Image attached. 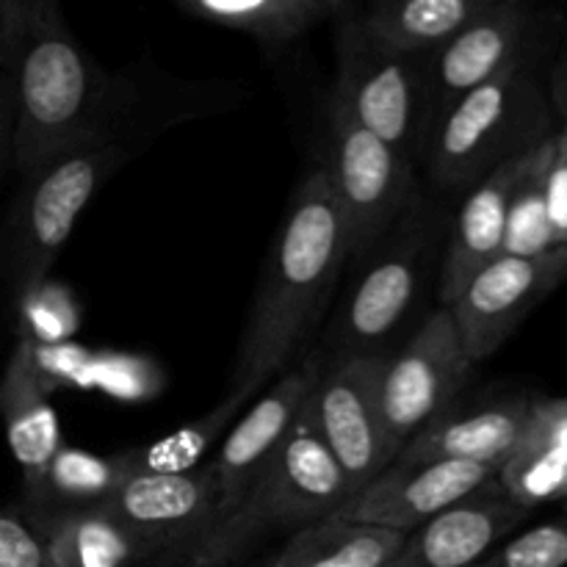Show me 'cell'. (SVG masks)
I'll return each instance as SVG.
<instances>
[{
  "label": "cell",
  "instance_id": "28",
  "mask_svg": "<svg viewBox=\"0 0 567 567\" xmlns=\"http://www.w3.org/2000/svg\"><path fill=\"white\" fill-rule=\"evenodd\" d=\"M471 567H567V526H535Z\"/></svg>",
  "mask_w": 567,
  "mask_h": 567
},
{
  "label": "cell",
  "instance_id": "27",
  "mask_svg": "<svg viewBox=\"0 0 567 567\" xmlns=\"http://www.w3.org/2000/svg\"><path fill=\"white\" fill-rule=\"evenodd\" d=\"M498 482L515 502L529 509L543 502H554V498H567V452L540 446V443H526L498 471Z\"/></svg>",
  "mask_w": 567,
  "mask_h": 567
},
{
  "label": "cell",
  "instance_id": "19",
  "mask_svg": "<svg viewBox=\"0 0 567 567\" xmlns=\"http://www.w3.org/2000/svg\"><path fill=\"white\" fill-rule=\"evenodd\" d=\"M0 419L6 426L11 457L20 465L22 496L37 491L61 443L59 419L50 404L39 349L31 338H20L0 377Z\"/></svg>",
  "mask_w": 567,
  "mask_h": 567
},
{
  "label": "cell",
  "instance_id": "13",
  "mask_svg": "<svg viewBox=\"0 0 567 567\" xmlns=\"http://www.w3.org/2000/svg\"><path fill=\"white\" fill-rule=\"evenodd\" d=\"M321 369H324V360L310 347L225 432L214 460L205 465L210 471V476H214L216 491H219V518H225L241 502L244 493L252 487L260 471L269 465L277 449L282 446L288 432L297 424L299 413L305 408V399L313 391Z\"/></svg>",
  "mask_w": 567,
  "mask_h": 567
},
{
  "label": "cell",
  "instance_id": "35",
  "mask_svg": "<svg viewBox=\"0 0 567 567\" xmlns=\"http://www.w3.org/2000/svg\"><path fill=\"white\" fill-rule=\"evenodd\" d=\"M563 524L567 526V498H565V520H563Z\"/></svg>",
  "mask_w": 567,
  "mask_h": 567
},
{
  "label": "cell",
  "instance_id": "25",
  "mask_svg": "<svg viewBox=\"0 0 567 567\" xmlns=\"http://www.w3.org/2000/svg\"><path fill=\"white\" fill-rule=\"evenodd\" d=\"M554 147H557V136L526 155V166L509 199L504 255L535 258L559 247L554 241L551 221H548V169H551Z\"/></svg>",
  "mask_w": 567,
  "mask_h": 567
},
{
  "label": "cell",
  "instance_id": "3",
  "mask_svg": "<svg viewBox=\"0 0 567 567\" xmlns=\"http://www.w3.org/2000/svg\"><path fill=\"white\" fill-rule=\"evenodd\" d=\"M546 83L535 64L513 66L474 89L432 125L426 175L441 192H471L509 161H518L557 136Z\"/></svg>",
  "mask_w": 567,
  "mask_h": 567
},
{
  "label": "cell",
  "instance_id": "15",
  "mask_svg": "<svg viewBox=\"0 0 567 567\" xmlns=\"http://www.w3.org/2000/svg\"><path fill=\"white\" fill-rule=\"evenodd\" d=\"M493 476H498V471L491 465L457 463V460H424V463L393 460L377 480H371L363 491L343 504L338 518L410 535L437 513L491 482Z\"/></svg>",
  "mask_w": 567,
  "mask_h": 567
},
{
  "label": "cell",
  "instance_id": "7",
  "mask_svg": "<svg viewBox=\"0 0 567 567\" xmlns=\"http://www.w3.org/2000/svg\"><path fill=\"white\" fill-rule=\"evenodd\" d=\"M332 25L338 78L330 103L410 166L424 161L432 131L430 59H399L377 50L352 3Z\"/></svg>",
  "mask_w": 567,
  "mask_h": 567
},
{
  "label": "cell",
  "instance_id": "30",
  "mask_svg": "<svg viewBox=\"0 0 567 567\" xmlns=\"http://www.w3.org/2000/svg\"><path fill=\"white\" fill-rule=\"evenodd\" d=\"M548 221H551L554 241L567 247V125L557 131L551 169H548Z\"/></svg>",
  "mask_w": 567,
  "mask_h": 567
},
{
  "label": "cell",
  "instance_id": "21",
  "mask_svg": "<svg viewBox=\"0 0 567 567\" xmlns=\"http://www.w3.org/2000/svg\"><path fill=\"white\" fill-rule=\"evenodd\" d=\"M491 0H382L358 11L377 50L399 59H432Z\"/></svg>",
  "mask_w": 567,
  "mask_h": 567
},
{
  "label": "cell",
  "instance_id": "4",
  "mask_svg": "<svg viewBox=\"0 0 567 567\" xmlns=\"http://www.w3.org/2000/svg\"><path fill=\"white\" fill-rule=\"evenodd\" d=\"M354 496L324 443L297 419L241 502L183 557L186 567H230L247 548L275 532H299L332 518Z\"/></svg>",
  "mask_w": 567,
  "mask_h": 567
},
{
  "label": "cell",
  "instance_id": "1",
  "mask_svg": "<svg viewBox=\"0 0 567 567\" xmlns=\"http://www.w3.org/2000/svg\"><path fill=\"white\" fill-rule=\"evenodd\" d=\"M352 244L327 172L310 169L291 194L249 308L230 396L255 393L297 363L324 319Z\"/></svg>",
  "mask_w": 567,
  "mask_h": 567
},
{
  "label": "cell",
  "instance_id": "24",
  "mask_svg": "<svg viewBox=\"0 0 567 567\" xmlns=\"http://www.w3.org/2000/svg\"><path fill=\"white\" fill-rule=\"evenodd\" d=\"M33 535L53 567H131L147 559L136 537L105 509L53 520Z\"/></svg>",
  "mask_w": 567,
  "mask_h": 567
},
{
  "label": "cell",
  "instance_id": "17",
  "mask_svg": "<svg viewBox=\"0 0 567 567\" xmlns=\"http://www.w3.org/2000/svg\"><path fill=\"white\" fill-rule=\"evenodd\" d=\"M532 424L535 402L529 399H509L476 410L449 408L404 443L396 463L457 460L502 471L529 441Z\"/></svg>",
  "mask_w": 567,
  "mask_h": 567
},
{
  "label": "cell",
  "instance_id": "2",
  "mask_svg": "<svg viewBox=\"0 0 567 567\" xmlns=\"http://www.w3.org/2000/svg\"><path fill=\"white\" fill-rule=\"evenodd\" d=\"M11 164L28 177L61 155L114 136L127 89L100 70L53 0H22L14 64Z\"/></svg>",
  "mask_w": 567,
  "mask_h": 567
},
{
  "label": "cell",
  "instance_id": "14",
  "mask_svg": "<svg viewBox=\"0 0 567 567\" xmlns=\"http://www.w3.org/2000/svg\"><path fill=\"white\" fill-rule=\"evenodd\" d=\"M138 540L147 557H186L219 520V491L210 471L131 474L105 507Z\"/></svg>",
  "mask_w": 567,
  "mask_h": 567
},
{
  "label": "cell",
  "instance_id": "33",
  "mask_svg": "<svg viewBox=\"0 0 567 567\" xmlns=\"http://www.w3.org/2000/svg\"><path fill=\"white\" fill-rule=\"evenodd\" d=\"M22 0H0V66L11 64L20 33Z\"/></svg>",
  "mask_w": 567,
  "mask_h": 567
},
{
  "label": "cell",
  "instance_id": "12",
  "mask_svg": "<svg viewBox=\"0 0 567 567\" xmlns=\"http://www.w3.org/2000/svg\"><path fill=\"white\" fill-rule=\"evenodd\" d=\"M543 25L546 22L526 6L491 0L430 59L432 125L474 89L496 81L513 66L535 64Z\"/></svg>",
  "mask_w": 567,
  "mask_h": 567
},
{
  "label": "cell",
  "instance_id": "23",
  "mask_svg": "<svg viewBox=\"0 0 567 567\" xmlns=\"http://www.w3.org/2000/svg\"><path fill=\"white\" fill-rule=\"evenodd\" d=\"M408 535L338 515L293 532L271 567H388Z\"/></svg>",
  "mask_w": 567,
  "mask_h": 567
},
{
  "label": "cell",
  "instance_id": "6",
  "mask_svg": "<svg viewBox=\"0 0 567 567\" xmlns=\"http://www.w3.org/2000/svg\"><path fill=\"white\" fill-rule=\"evenodd\" d=\"M125 142L78 150L22 177L0 233V275L17 302L31 297L66 247L78 216L131 161Z\"/></svg>",
  "mask_w": 567,
  "mask_h": 567
},
{
  "label": "cell",
  "instance_id": "20",
  "mask_svg": "<svg viewBox=\"0 0 567 567\" xmlns=\"http://www.w3.org/2000/svg\"><path fill=\"white\" fill-rule=\"evenodd\" d=\"M125 480L127 471L120 454L100 457L83 449L61 446L37 491L22 496V507L17 513L31 529H39L53 520L105 509Z\"/></svg>",
  "mask_w": 567,
  "mask_h": 567
},
{
  "label": "cell",
  "instance_id": "8",
  "mask_svg": "<svg viewBox=\"0 0 567 567\" xmlns=\"http://www.w3.org/2000/svg\"><path fill=\"white\" fill-rule=\"evenodd\" d=\"M327 122L321 169L347 219L352 264H363L415 199V166L349 120L336 103L327 109Z\"/></svg>",
  "mask_w": 567,
  "mask_h": 567
},
{
  "label": "cell",
  "instance_id": "16",
  "mask_svg": "<svg viewBox=\"0 0 567 567\" xmlns=\"http://www.w3.org/2000/svg\"><path fill=\"white\" fill-rule=\"evenodd\" d=\"M532 509L515 502L498 476L410 532L388 567H471L485 559Z\"/></svg>",
  "mask_w": 567,
  "mask_h": 567
},
{
  "label": "cell",
  "instance_id": "10",
  "mask_svg": "<svg viewBox=\"0 0 567 567\" xmlns=\"http://www.w3.org/2000/svg\"><path fill=\"white\" fill-rule=\"evenodd\" d=\"M471 369L474 363L460 343L449 308L432 310L404 347L382 358V421L399 452L410 437L454 408Z\"/></svg>",
  "mask_w": 567,
  "mask_h": 567
},
{
  "label": "cell",
  "instance_id": "11",
  "mask_svg": "<svg viewBox=\"0 0 567 567\" xmlns=\"http://www.w3.org/2000/svg\"><path fill=\"white\" fill-rule=\"evenodd\" d=\"M567 280V247L535 258L502 255L449 305L471 363L493 358L520 321Z\"/></svg>",
  "mask_w": 567,
  "mask_h": 567
},
{
  "label": "cell",
  "instance_id": "26",
  "mask_svg": "<svg viewBox=\"0 0 567 567\" xmlns=\"http://www.w3.org/2000/svg\"><path fill=\"white\" fill-rule=\"evenodd\" d=\"M247 402L230 396L227 393L225 402L216 410H210L208 415L197 419L194 424L183 426L175 435L164 437L158 443H150V446H133L122 449L120 460L125 465L127 476L131 474H186V471L203 468V454L208 452V446H214L216 441L225 437V432L233 426L238 410Z\"/></svg>",
  "mask_w": 567,
  "mask_h": 567
},
{
  "label": "cell",
  "instance_id": "5",
  "mask_svg": "<svg viewBox=\"0 0 567 567\" xmlns=\"http://www.w3.org/2000/svg\"><path fill=\"white\" fill-rule=\"evenodd\" d=\"M437 233L441 219L435 208L415 194L402 219L360 264L363 271L313 347L324 365L352 358H385L430 280Z\"/></svg>",
  "mask_w": 567,
  "mask_h": 567
},
{
  "label": "cell",
  "instance_id": "32",
  "mask_svg": "<svg viewBox=\"0 0 567 567\" xmlns=\"http://www.w3.org/2000/svg\"><path fill=\"white\" fill-rule=\"evenodd\" d=\"M14 64V59H11ZM11 64L0 66V169L11 161V136H14V75Z\"/></svg>",
  "mask_w": 567,
  "mask_h": 567
},
{
  "label": "cell",
  "instance_id": "34",
  "mask_svg": "<svg viewBox=\"0 0 567 567\" xmlns=\"http://www.w3.org/2000/svg\"><path fill=\"white\" fill-rule=\"evenodd\" d=\"M548 100H551L554 114L567 125V44L559 50L557 61L551 64V72H548Z\"/></svg>",
  "mask_w": 567,
  "mask_h": 567
},
{
  "label": "cell",
  "instance_id": "29",
  "mask_svg": "<svg viewBox=\"0 0 567 567\" xmlns=\"http://www.w3.org/2000/svg\"><path fill=\"white\" fill-rule=\"evenodd\" d=\"M0 567H53L31 526L6 507H0Z\"/></svg>",
  "mask_w": 567,
  "mask_h": 567
},
{
  "label": "cell",
  "instance_id": "9",
  "mask_svg": "<svg viewBox=\"0 0 567 567\" xmlns=\"http://www.w3.org/2000/svg\"><path fill=\"white\" fill-rule=\"evenodd\" d=\"M382 358L327 363L299 419L324 443L352 491H363L396 460L380 408Z\"/></svg>",
  "mask_w": 567,
  "mask_h": 567
},
{
  "label": "cell",
  "instance_id": "31",
  "mask_svg": "<svg viewBox=\"0 0 567 567\" xmlns=\"http://www.w3.org/2000/svg\"><path fill=\"white\" fill-rule=\"evenodd\" d=\"M526 443H540V446L565 449L567 452V399L535 402V424H532Z\"/></svg>",
  "mask_w": 567,
  "mask_h": 567
},
{
  "label": "cell",
  "instance_id": "18",
  "mask_svg": "<svg viewBox=\"0 0 567 567\" xmlns=\"http://www.w3.org/2000/svg\"><path fill=\"white\" fill-rule=\"evenodd\" d=\"M526 166V155L509 161L502 169L487 175L465 194L457 216L452 219L437 266V299L441 308H449L463 293V288L504 255V230H507V210L513 199L515 183Z\"/></svg>",
  "mask_w": 567,
  "mask_h": 567
},
{
  "label": "cell",
  "instance_id": "22",
  "mask_svg": "<svg viewBox=\"0 0 567 567\" xmlns=\"http://www.w3.org/2000/svg\"><path fill=\"white\" fill-rule=\"evenodd\" d=\"M192 20L252 37L266 50H282L349 9L347 0H177Z\"/></svg>",
  "mask_w": 567,
  "mask_h": 567
}]
</instances>
